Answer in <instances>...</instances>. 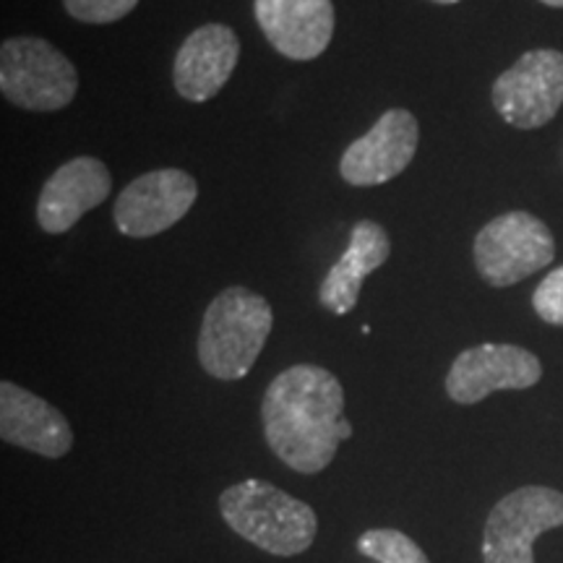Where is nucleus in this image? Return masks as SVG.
<instances>
[{
  "mask_svg": "<svg viewBox=\"0 0 563 563\" xmlns=\"http://www.w3.org/2000/svg\"><path fill=\"white\" fill-rule=\"evenodd\" d=\"M473 251L477 272L490 287H511L553 264L555 241L530 211H506L477 232Z\"/></svg>",
  "mask_w": 563,
  "mask_h": 563,
  "instance_id": "5",
  "label": "nucleus"
},
{
  "mask_svg": "<svg viewBox=\"0 0 563 563\" xmlns=\"http://www.w3.org/2000/svg\"><path fill=\"white\" fill-rule=\"evenodd\" d=\"M420 144L418 118L410 110H386L376 125L344 150L340 173L355 188L384 186L407 170Z\"/></svg>",
  "mask_w": 563,
  "mask_h": 563,
  "instance_id": "10",
  "label": "nucleus"
},
{
  "mask_svg": "<svg viewBox=\"0 0 563 563\" xmlns=\"http://www.w3.org/2000/svg\"><path fill=\"white\" fill-rule=\"evenodd\" d=\"M543 378V365L517 344H477L456 355L446 376V394L456 405H477L493 391L530 389Z\"/></svg>",
  "mask_w": 563,
  "mask_h": 563,
  "instance_id": "9",
  "label": "nucleus"
},
{
  "mask_svg": "<svg viewBox=\"0 0 563 563\" xmlns=\"http://www.w3.org/2000/svg\"><path fill=\"white\" fill-rule=\"evenodd\" d=\"M241 58L238 34L224 24H203L188 34L175 55L173 84L188 102H207L220 95Z\"/></svg>",
  "mask_w": 563,
  "mask_h": 563,
  "instance_id": "13",
  "label": "nucleus"
},
{
  "mask_svg": "<svg viewBox=\"0 0 563 563\" xmlns=\"http://www.w3.org/2000/svg\"><path fill=\"white\" fill-rule=\"evenodd\" d=\"M272 327L269 300L249 287H228L203 313L199 329L201 368L220 382H241L262 355Z\"/></svg>",
  "mask_w": 563,
  "mask_h": 563,
  "instance_id": "3",
  "label": "nucleus"
},
{
  "mask_svg": "<svg viewBox=\"0 0 563 563\" xmlns=\"http://www.w3.org/2000/svg\"><path fill=\"white\" fill-rule=\"evenodd\" d=\"M66 11L84 24H112L136 9L139 0H63Z\"/></svg>",
  "mask_w": 563,
  "mask_h": 563,
  "instance_id": "17",
  "label": "nucleus"
},
{
  "mask_svg": "<svg viewBox=\"0 0 563 563\" xmlns=\"http://www.w3.org/2000/svg\"><path fill=\"white\" fill-rule=\"evenodd\" d=\"M563 104V53L530 51L493 84V108L514 129L551 123Z\"/></svg>",
  "mask_w": 563,
  "mask_h": 563,
  "instance_id": "7",
  "label": "nucleus"
},
{
  "mask_svg": "<svg viewBox=\"0 0 563 563\" xmlns=\"http://www.w3.org/2000/svg\"><path fill=\"white\" fill-rule=\"evenodd\" d=\"M563 527V493L527 485L501 498L488 514L483 563H534L532 545L540 534Z\"/></svg>",
  "mask_w": 563,
  "mask_h": 563,
  "instance_id": "6",
  "label": "nucleus"
},
{
  "mask_svg": "<svg viewBox=\"0 0 563 563\" xmlns=\"http://www.w3.org/2000/svg\"><path fill=\"white\" fill-rule=\"evenodd\" d=\"M534 313L545 323L563 327V266L553 269L548 277L540 282L538 290L532 295Z\"/></svg>",
  "mask_w": 563,
  "mask_h": 563,
  "instance_id": "18",
  "label": "nucleus"
},
{
  "mask_svg": "<svg viewBox=\"0 0 563 563\" xmlns=\"http://www.w3.org/2000/svg\"><path fill=\"white\" fill-rule=\"evenodd\" d=\"M391 253V243L386 230L378 222L363 220L350 230V245L342 253L340 262L329 269L321 282L319 300L327 311L334 316L350 313L361 298L363 279L378 266L386 264Z\"/></svg>",
  "mask_w": 563,
  "mask_h": 563,
  "instance_id": "15",
  "label": "nucleus"
},
{
  "mask_svg": "<svg viewBox=\"0 0 563 563\" xmlns=\"http://www.w3.org/2000/svg\"><path fill=\"white\" fill-rule=\"evenodd\" d=\"M0 439L47 460H60L74 449L66 415L13 382L0 384Z\"/></svg>",
  "mask_w": 563,
  "mask_h": 563,
  "instance_id": "12",
  "label": "nucleus"
},
{
  "mask_svg": "<svg viewBox=\"0 0 563 563\" xmlns=\"http://www.w3.org/2000/svg\"><path fill=\"white\" fill-rule=\"evenodd\" d=\"M0 91L21 110L55 112L74 102L79 74L47 40L11 37L0 45Z\"/></svg>",
  "mask_w": 563,
  "mask_h": 563,
  "instance_id": "4",
  "label": "nucleus"
},
{
  "mask_svg": "<svg viewBox=\"0 0 563 563\" xmlns=\"http://www.w3.org/2000/svg\"><path fill=\"white\" fill-rule=\"evenodd\" d=\"M357 551L376 563H431L422 548L399 530H368L357 540Z\"/></svg>",
  "mask_w": 563,
  "mask_h": 563,
  "instance_id": "16",
  "label": "nucleus"
},
{
  "mask_svg": "<svg viewBox=\"0 0 563 563\" xmlns=\"http://www.w3.org/2000/svg\"><path fill=\"white\" fill-rule=\"evenodd\" d=\"M220 514L232 532L279 559L306 553L319 532L311 506L258 477L222 490Z\"/></svg>",
  "mask_w": 563,
  "mask_h": 563,
  "instance_id": "2",
  "label": "nucleus"
},
{
  "mask_svg": "<svg viewBox=\"0 0 563 563\" xmlns=\"http://www.w3.org/2000/svg\"><path fill=\"white\" fill-rule=\"evenodd\" d=\"M258 26L279 55L290 60H313L334 37L332 0H253Z\"/></svg>",
  "mask_w": 563,
  "mask_h": 563,
  "instance_id": "11",
  "label": "nucleus"
},
{
  "mask_svg": "<svg viewBox=\"0 0 563 563\" xmlns=\"http://www.w3.org/2000/svg\"><path fill=\"white\" fill-rule=\"evenodd\" d=\"M199 199V183L178 167L152 170L131 180L112 207L115 228L129 238H152L170 230Z\"/></svg>",
  "mask_w": 563,
  "mask_h": 563,
  "instance_id": "8",
  "label": "nucleus"
},
{
  "mask_svg": "<svg viewBox=\"0 0 563 563\" xmlns=\"http://www.w3.org/2000/svg\"><path fill=\"white\" fill-rule=\"evenodd\" d=\"M264 435L274 456L300 475L323 473L352 435L340 378L321 365H292L266 386Z\"/></svg>",
  "mask_w": 563,
  "mask_h": 563,
  "instance_id": "1",
  "label": "nucleus"
},
{
  "mask_svg": "<svg viewBox=\"0 0 563 563\" xmlns=\"http://www.w3.org/2000/svg\"><path fill=\"white\" fill-rule=\"evenodd\" d=\"M112 178L108 165L95 157H74L51 175L37 201V222L51 235L68 232L87 211L108 201Z\"/></svg>",
  "mask_w": 563,
  "mask_h": 563,
  "instance_id": "14",
  "label": "nucleus"
},
{
  "mask_svg": "<svg viewBox=\"0 0 563 563\" xmlns=\"http://www.w3.org/2000/svg\"><path fill=\"white\" fill-rule=\"evenodd\" d=\"M431 3H441V5H454V3H460V0H431Z\"/></svg>",
  "mask_w": 563,
  "mask_h": 563,
  "instance_id": "20",
  "label": "nucleus"
},
{
  "mask_svg": "<svg viewBox=\"0 0 563 563\" xmlns=\"http://www.w3.org/2000/svg\"><path fill=\"white\" fill-rule=\"evenodd\" d=\"M540 3L553 5V9H563V0H540Z\"/></svg>",
  "mask_w": 563,
  "mask_h": 563,
  "instance_id": "19",
  "label": "nucleus"
}]
</instances>
